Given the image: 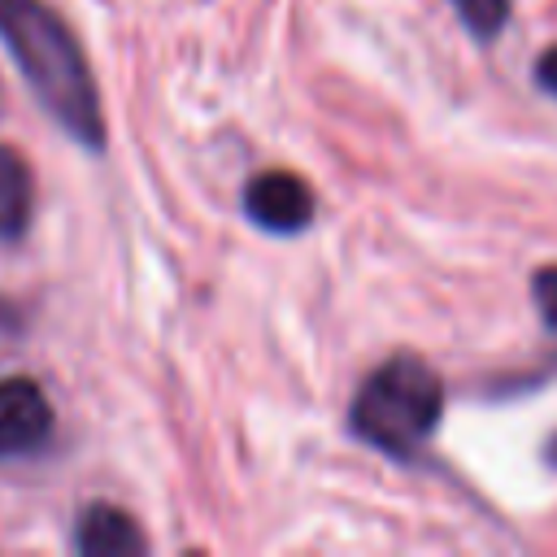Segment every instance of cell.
I'll return each instance as SVG.
<instances>
[{
  "label": "cell",
  "mask_w": 557,
  "mask_h": 557,
  "mask_svg": "<svg viewBox=\"0 0 557 557\" xmlns=\"http://www.w3.org/2000/svg\"><path fill=\"white\" fill-rule=\"evenodd\" d=\"M0 44L22 70L35 100L48 109V117H57L61 131L83 148H100V91L65 17L44 0H0Z\"/></svg>",
  "instance_id": "1"
},
{
  "label": "cell",
  "mask_w": 557,
  "mask_h": 557,
  "mask_svg": "<svg viewBox=\"0 0 557 557\" xmlns=\"http://www.w3.org/2000/svg\"><path fill=\"white\" fill-rule=\"evenodd\" d=\"M440 413H444L440 374L422 357L396 352L357 387L348 426L357 440H366L387 457H413L435 435Z\"/></svg>",
  "instance_id": "2"
},
{
  "label": "cell",
  "mask_w": 557,
  "mask_h": 557,
  "mask_svg": "<svg viewBox=\"0 0 557 557\" xmlns=\"http://www.w3.org/2000/svg\"><path fill=\"white\" fill-rule=\"evenodd\" d=\"M244 213L270 235H296L313 222V187L292 170L252 174L244 187Z\"/></svg>",
  "instance_id": "3"
},
{
  "label": "cell",
  "mask_w": 557,
  "mask_h": 557,
  "mask_svg": "<svg viewBox=\"0 0 557 557\" xmlns=\"http://www.w3.org/2000/svg\"><path fill=\"white\" fill-rule=\"evenodd\" d=\"M52 435V405L35 379H0V457H30Z\"/></svg>",
  "instance_id": "4"
},
{
  "label": "cell",
  "mask_w": 557,
  "mask_h": 557,
  "mask_svg": "<svg viewBox=\"0 0 557 557\" xmlns=\"http://www.w3.org/2000/svg\"><path fill=\"white\" fill-rule=\"evenodd\" d=\"M74 548L83 557H135L148 548V540L131 513H122L117 505L91 500L74 522Z\"/></svg>",
  "instance_id": "5"
},
{
  "label": "cell",
  "mask_w": 557,
  "mask_h": 557,
  "mask_svg": "<svg viewBox=\"0 0 557 557\" xmlns=\"http://www.w3.org/2000/svg\"><path fill=\"white\" fill-rule=\"evenodd\" d=\"M35 209V178L17 148L0 144V239H22Z\"/></svg>",
  "instance_id": "6"
},
{
  "label": "cell",
  "mask_w": 557,
  "mask_h": 557,
  "mask_svg": "<svg viewBox=\"0 0 557 557\" xmlns=\"http://www.w3.org/2000/svg\"><path fill=\"white\" fill-rule=\"evenodd\" d=\"M453 13L461 17V26L479 39V44H492L500 35V26L509 22V0H448Z\"/></svg>",
  "instance_id": "7"
},
{
  "label": "cell",
  "mask_w": 557,
  "mask_h": 557,
  "mask_svg": "<svg viewBox=\"0 0 557 557\" xmlns=\"http://www.w3.org/2000/svg\"><path fill=\"white\" fill-rule=\"evenodd\" d=\"M531 296H535V305H540L544 326L557 331V265L535 270V278H531Z\"/></svg>",
  "instance_id": "8"
},
{
  "label": "cell",
  "mask_w": 557,
  "mask_h": 557,
  "mask_svg": "<svg viewBox=\"0 0 557 557\" xmlns=\"http://www.w3.org/2000/svg\"><path fill=\"white\" fill-rule=\"evenodd\" d=\"M535 83H540L548 96H557V44L540 52V61H535Z\"/></svg>",
  "instance_id": "9"
},
{
  "label": "cell",
  "mask_w": 557,
  "mask_h": 557,
  "mask_svg": "<svg viewBox=\"0 0 557 557\" xmlns=\"http://www.w3.org/2000/svg\"><path fill=\"white\" fill-rule=\"evenodd\" d=\"M548 461L557 466V435H553V444H548Z\"/></svg>",
  "instance_id": "10"
}]
</instances>
